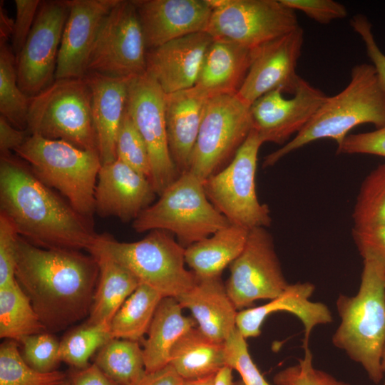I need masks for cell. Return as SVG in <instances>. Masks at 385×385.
Listing matches in <instances>:
<instances>
[{
  "mask_svg": "<svg viewBox=\"0 0 385 385\" xmlns=\"http://www.w3.org/2000/svg\"><path fill=\"white\" fill-rule=\"evenodd\" d=\"M98 274L91 254L45 249L19 237L15 279L46 332L61 331L88 317Z\"/></svg>",
  "mask_w": 385,
  "mask_h": 385,
  "instance_id": "6da1fadb",
  "label": "cell"
},
{
  "mask_svg": "<svg viewBox=\"0 0 385 385\" xmlns=\"http://www.w3.org/2000/svg\"><path fill=\"white\" fill-rule=\"evenodd\" d=\"M0 213L20 237L45 249L88 251L97 235L67 200L11 153L1 154Z\"/></svg>",
  "mask_w": 385,
  "mask_h": 385,
  "instance_id": "7a4b0ae2",
  "label": "cell"
},
{
  "mask_svg": "<svg viewBox=\"0 0 385 385\" xmlns=\"http://www.w3.org/2000/svg\"><path fill=\"white\" fill-rule=\"evenodd\" d=\"M365 123L385 125V93L372 64L353 67L348 85L327 97L307 124L289 141L265 156L263 167L274 165L285 155L311 142L331 138L339 146L354 127Z\"/></svg>",
  "mask_w": 385,
  "mask_h": 385,
  "instance_id": "3957f363",
  "label": "cell"
},
{
  "mask_svg": "<svg viewBox=\"0 0 385 385\" xmlns=\"http://www.w3.org/2000/svg\"><path fill=\"white\" fill-rule=\"evenodd\" d=\"M336 305L341 322L333 344L379 384L384 376L381 357L385 347V276L379 265L363 259L359 291L351 297L340 294Z\"/></svg>",
  "mask_w": 385,
  "mask_h": 385,
  "instance_id": "277c9868",
  "label": "cell"
},
{
  "mask_svg": "<svg viewBox=\"0 0 385 385\" xmlns=\"http://www.w3.org/2000/svg\"><path fill=\"white\" fill-rule=\"evenodd\" d=\"M14 152L43 183L58 190L92 225L96 187L101 167L97 153L37 135H31Z\"/></svg>",
  "mask_w": 385,
  "mask_h": 385,
  "instance_id": "5b68a950",
  "label": "cell"
},
{
  "mask_svg": "<svg viewBox=\"0 0 385 385\" xmlns=\"http://www.w3.org/2000/svg\"><path fill=\"white\" fill-rule=\"evenodd\" d=\"M88 252L111 257L127 268L140 283L163 297H177L197 281L196 275L185 267V248L165 230H151L143 239L133 242L97 234Z\"/></svg>",
  "mask_w": 385,
  "mask_h": 385,
  "instance_id": "8992f818",
  "label": "cell"
},
{
  "mask_svg": "<svg viewBox=\"0 0 385 385\" xmlns=\"http://www.w3.org/2000/svg\"><path fill=\"white\" fill-rule=\"evenodd\" d=\"M230 225L208 200L202 181L187 171L133 221L132 227L137 232L165 230L186 248Z\"/></svg>",
  "mask_w": 385,
  "mask_h": 385,
  "instance_id": "52a82bcc",
  "label": "cell"
},
{
  "mask_svg": "<svg viewBox=\"0 0 385 385\" xmlns=\"http://www.w3.org/2000/svg\"><path fill=\"white\" fill-rule=\"evenodd\" d=\"M27 130L98 155L91 92L85 78L55 80L31 97Z\"/></svg>",
  "mask_w": 385,
  "mask_h": 385,
  "instance_id": "ba28073f",
  "label": "cell"
},
{
  "mask_svg": "<svg viewBox=\"0 0 385 385\" xmlns=\"http://www.w3.org/2000/svg\"><path fill=\"white\" fill-rule=\"evenodd\" d=\"M262 144L252 128L232 160L202 182L213 206L231 224L249 230L270 227L272 222L270 208L259 201L256 191L257 156Z\"/></svg>",
  "mask_w": 385,
  "mask_h": 385,
  "instance_id": "9c48e42d",
  "label": "cell"
},
{
  "mask_svg": "<svg viewBox=\"0 0 385 385\" xmlns=\"http://www.w3.org/2000/svg\"><path fill=\"white\" fill-rule=\"evenodd\" d=\"M250 106L236 94L209 99L188 171L203 182L232 160L253 128Z\"/></svg>",
  "mask_w": 385,
  "mask_h": 385,
  "instance_id": "30bf717a",
  "label": "cell"
},
{
  "mask_svg": "<svg viewBox=\"0 0 385 385\" xmlns=\"http://www.w3.org/2000/svg\"><path fill=\"white\" fill-rule=\"evenodd\" d=\"M206 32L213 39L255 49L299 26L295 11L280 0H209Z\"/></svg>",
  "mask_w": 385,
  "mask_h": 385,
  "instance_id": "8fae6325",
  "label": "cell"
},
{
  "mask_svg": "<svg viewBox=\"0 0 385 385\" xmlns=\"http://www.w3.org/2000/svg\"><path fill=\"white\" fill-rule=\"evenodd\" d=\"M146 46L133 1L118 0L105 18L87 72L134 78L146 73Z\"/></svg>",
  "mask_w": 385,
  "mask_h": 385,
  "instance_id": "7c38bea8",
  "label": "cell"
},
{
  "mask_svg": "<svg viewBox=\"0 0 385 385\" xmlns=\"http://www.w3.org/2000/svg\"><path fill=\"white\" fill-rule=\"evenodd\" d=\"M165 97L166 93L147 72L130 81L125 109L148 148L150 181L158 196L180 175L168 145Z\"/></svg>",
  "mask_w": 385,
  "mask_h": 385,
  "instance_id": "4fadbf2b",
  "label": "cell"
},
{
  "mask_svg": "<svg viewBox=\"0 0 385 385\" xmlns=\"http://www.w3.org/2000/svg\"><path fill=\"white\" fill-rule=\"evenodd\" d=\"M227 292L237 310L250 308L258 299H273L288 286L274 249L265 227L249 231L245 247L230 264Z\"/></svg>",
  "mask_w": 385,
  "mask_h": 385,
  "instance_id": "5bb4252c",
  "label": "cell"
},
{
  "mask_svg": "<svg viewBox=\"0 0 385 385\" xmlns=\"http://www.w3.org/2000/svg\"><path fill=\"white\" fill-rule=\"evenodd\" d=\"M68 0L41 1L16 60L18 83L32 97L55 81L58 51L68 16Z\"/></svg>",
  "mask_w": 385,
  "mask_h": 385,
  "instance_id": "9a60e30c",
  "label": "cell"
},
{
  "mask_svg": "<svg viewBox=\"0 0 385 385\" xmlns=\"http://www.w3.org/2000/svg\"><path fill=\"white\" fill-rule=\"evenodd\" d=\"M304 43V31H294L252 51V62L237 96L251 106L263 95L280 90L294 95L300 76L297 65Z\"/></svg>",
  "mask_w": 385,
  "mask_h": 385,
  "instance_id": "2e32d148",
  "label": "cell"
},
{
  "mask_svg": "<svg viewBox=\"0 0 385 385\" xmlns=\"http://www.w3.org/2000/svg\"><path fill=\"white\" fill-rule=\"evenodd\" d=\"M282 93L270 91L250 106L253 128L263 143L284 144L307 124L328 97L302 77L292 98H284Z\"/></svg>",
  "mask_w": 385,
  "mask_h": 385,
  "instance_id": "e0dca14e",
  "label": "cell"
},
{
  "mask_svg": "<svg viewBox=\"0 0 385 385\" xmlns=\"http://www.w3.org/2000/svg\"><path fill=\"white\" fill-rule=\"evenodd\" d=\"M118 0H68V16L58 51L55 80L81 78L100 28Z\"/></svg>",
  "mask_w": 385,
  "mask_h": 385,
  "instance_id": "ac0fdd59",
  "label": "cell"
},
{
  "mask_svg": "<svg viewBox=\"0 0 385 385\" xmlns=\"http://www.w3.org/2000/svg\"><path fill=\"white\" fill-rule=\"evenodd\" d=\"M146 48L206 32L213 10L209 0H133Z\"/></svg>",
  "mask_w": 385,
  "mask_h": 385,
  "instance_id": "d6986e66",
  "label": "cell"
},
{
  "mask_svg": "<svg viewBox=\"0 0 385 385\" xmlns=\"http://www.w3.org/2000/svg\"><path fill=\"white\" fill-rule=\"evenodd\" d=\"M156 192L145 175L121 160L101 165L95 192L96 212L123 222L135 220L153 204Z\"/></svg>",
  "mask_w": 385,
  "mask_h": 385,
  "instance_id": "ffe728a7",
  "label": "cell"
},
{
  "mask_svg": "<svg viewBox=\"0 0 385 385\" xmlns=\"http://www.w3.org/2000/svg\"><path fill=\"white\" fill-rule=\"evenodd\" d=\"M212 40L207 32H199L148 49L146 72L166 94L192 88Z\"/></svg>",
  "mask_w": 385,
  "mask_h": 385,
  "instance_id": "44dd1931",
  "label": "cell"
},
{
  "mask_svg": "<svg viewBox=\"0 0 385 385\" xmlns=\"http://www.w3.org/2000/svg\"><path fill=\"white\" fill-rule=\"evenodd\" d=\"M314 289V285L307 282L289 284L280 295L270 302L237 312L236 327L245 339L257 337L261 334V327L269 315L277 312H287L302 322L304 328L302 347L304 349L308 348L314 328L333 321L332 312L326 304L309 299Z\"/></svg>",
  "mask_w": 385,
  "mask_h": 385,
  "instance_id": "7402d4cb",
  "label": "cell"
},
{
  "mask_svg": "<svg viewBox=\"0 0 385 385\" xmlns=\"http://www.w3.org/2000/svg\"><path fill=\"white\" fill-rule=\"evenodd\" d=\"M91 92L93 120L101 165L115 161L116 140L123 120L132 78H120L87 72L83 77Z\"/></svg>",
  "mask_w": 385,
  "mask_h": 385,
  "instance_id": "603a6c76",
  "label": "cell"
},
{
  "mask_svg": "<svg viewBox=\"0 0 385 385\" xmlns=\"http://www.w3.org/2000/svg\"><path fill=\"white\" fill-rule=\"evenodd\" d=\"M189 309L197 328L212 340L224 343L236 328L237 309L220 277L197 279L188 291L175 297Z\"/></svg>",
  "mask_w": 385,
  "mask_h": 385,
  "instance_id": "cb8c5ba5",
  "label": "cell"
},
{
  "mask_svg": "<svg viewBox=\"0 0 385 385\" xmlns=\"http://www.w3.org/2000/svg\"><path fill=\"white\" fill-rule=\"evenodd\" d=\"M208 101L194 87L166 94L165 121L168 145L180 174L188 171Z\"/></svg>",
  "mask_w": 385,
  "mask_h": 385,
  "instance_id": "d4e9b609",
  "label": "cell"
},
{
  "mask_svg": "<svg viewBox=\"0 0 385 385\" xmlns=\"http://www.w3.org/2000/svg\"><path fill=\"white\" fill-rule=\"evenodd\" d=\"M252 51L229 41L213 39L193 87L208 99L237 94L250 68Z\"/></svg>",
  "mask_w": 385,
  "mask_h": 385,
  "instance_id": "484cf974",
  "label": "cell"
},
{
  "mask_svg": "<svg viewBox=\"0 0 385 385\" xmlns=\"http://www.w3.org/2000/svg\"><path fill=\"white\" fill-rule=\"evenodd\" d=\"M197 324L194 318L183 314L175 297H164L159 302L143 342L146 373L169 364L170 351L177 341Z\"/></svg>",
  "mask_w": 385,
  "mask_h": 385,
  "instance_id": "4316f807",
  "label": "cell"
},
{
  "mask_svg": "<svg viewBox=\"0 0 385 385\" xmlns=\"http://www.w3.org/2000/svg\"><path fill=\"white\" fill-rule=\"evenodd\" d=\"M249 230L230 225L185 248V263L197 279L220 277L240 255Z\"/></svg>",
  "mask_w": 385,
  "mask_h": 385,
  "instance_id": "83f0119b",
  "label": "cell"
},
{
  "mask_svg": "<svg viewBox=\"0 0 385 385\" xmlns=\"http://www.w3.org/2000/svg\"><path fill=\"white\" fill-rule=\"evenodd\" d=\"M97 260L99 274L88 319V324L110 323L126 299L140 284L124 266L101 254H91Z\"/></svg>",
  "mask_w": 385,
  "mask_h": 385,
  "instance_id": "f1b7e54d",
  "label": "cell"
},
{
  "mask_svg": "<svg viewBox=\"0 0 385 385\" xmlns=\"http://www.w3.org/2000/svg\"><path fill=\"white\" fill-rule=\"evenodd\" d=\"M169 364L184 380L215 375L225 366L224 343L215 342L192 327L173 346Z\"/></svg>",
  "mask_w": 385,
  "mask_h": 385,
  "instance_id": "f546056e",
  "label": "cell"
},
{
  "mask_svg": "<svg viewBox=\"0 0 385 385\" xmlns=\"http://www.w3.org/2000/svg\"><path fill=\"white\" fill-rule=\"evenodd\" d=\"M163 297L153 288L140 283L111 319L109 326L112 338L140 341L147 334Z\"/></svg>",
  "mask_w": 385,
  "mask_h": 385,
  "instance_id": "4dcf8cb0",
  "label": "cell"
},
{
  "mask_svg": "<svg viewBox=\"0 0 385 385\" xmlns=\"http://www.w3.org/2000/svg\"><path fill=\"white\" fill-rule=\"evenodd\" d=\"M46 332L16 279L0 287V337L19 342L29 335Z\"/></svg>",
  "mask_w": 385,
  "mask_h": 385,
  "instance_id": "1f68e13d",
  "label": "cell"
},
{
  "mask_svg": "<svg viewBox=\"0 0 385 385\" xmlns=\"http://www.w3.org/2000/svg\"><path fill=\"white\" fill-rule=\"evenodd\" d=\"M94 363L118 385H136L146 374L139 342L111 339L98 351Z\"/></svg>",
  "mask_w": 385,
  "mask_h": 385,
  "instance_id": "d6a6232c",
  "label": "cell"
},
{
  "mask_svg": "<svg viewBox=\"0 0 385 385\" xmlns=\"http://www.w3.org/2000/svg\"><path fill=\"white\" fill-rule=\"evenodd\" d=\"M30 98L18 83L16 60L6 40L0 45V113L12 125L27 130Z\"/></svg>",
  "mask_w": 385,
  "mask_h": 385,
  "instance_id": "836d02e7",
  "label": "cell"
},
{
  "mask_svg": "<svg viewBox=\"0 0 385 385\" xmlns=\"http://www.w3.org/2000/svg\"><path fill=\"white\" fill-rule=\"evenodd\" d=\"M110 323L88 324L70 331L60 342L59 356L73 369L89 365L90 358L112 338Z\"/></svg>",
  "mask_w": 385,
  "mask_h": 385,
  "instance_id": "e575fe53",
  "label": "cell"
},
{
  "mask_svg": "<svg viewBox=\"0 0 385 385\" xmlns=\"http://www.w3.org/2000/svg\"><path fill=\"white\" fill-rule=\"evenodd\" d=\"M352 217L354 227L385 225V163L379 165L364 180Z\"/></svg>",
  "mask_w": 385,
  "mask_h": 385,
  "instance_id": "d590c367",
  "label": "cell"
},
{
  "mask_svg": "<svg viewBox=\"0 0 385 385\" xmlns=\"http://www.w3.org/2000/svg\"><path fill=\"white\" fill-rule=\"evenodd\" d=\"M19 346L17 342L9 339L0 346V385H53L68 378L63 371L34 369L23 359Z\"/></svg>",
  "mask_w": 385,
  "mask_h": 385,
  "instance_id": "8d00e7d4",
  "label": "cell"
},
{
  "mask_svg": "<svg viewBox=\"0 0 385 385\" xmlns=\"http://www.w3.org/2000/svg\"><path fill=\"white\" fill-rule=\"evenodd\" d=\"M116 157L150 180V162L148 148L126 109L118 133Z\"/></svg>",
  "mask_w": 385,
  "mask_h": 385,
  "instance_id": "74e56055",
  "label": "cell"
},
{
  "mask_svg": "<svg viewBox=\"0 0 385 385\" xmlns=\"http://www.w3.org/2000/svg\"><path fill=\"white\" fill-rule=\"evenodd\" d=\"M18 343L21 346V355L29 366L43 373L56 371L61 362L60 342L51 333L44 332L29 335Z\"/></svg>",
  "mask_w": 385,
  "mask_h": 385,
  "instance_id": "f35d334b",
  "label": "cell"
},
{
  "mask_svg": "<svg viewBox=\"0 0 385 385\" xmlns=\"http://www.w3.org/2000/svg\"><path fill=\"white\" fill-rule=\"evenodd\" d=\"M225 366L236 370L244 385H270L254 363L246 339L237 327L224 342Z\"/></svg>",
  "mask_w": 385,
  "mask_h": 385,
  "instance_id": "ab89813d",
  "label": "cell"
},
{
  "mask_svg": "<svg viewBox=\"0 0 385 385\" xmlns=\"http://www.w3.org/2000/svg\"><path fill=\"white\" fill-rule=\"evenodd\" d=\"M313 356L308 348L304 349L303 359L298 364L277 372L273 381L275 385H350L337 379L329 374L313 366Z\"/></svg>",
  "mask_w": 385,
  "mask_h": 385,
  "instance_id": "60d3db41",
  "label": "cell"
},
{
  "mask_svg": "<svg viewBox=\"0 0 385 385\" xmlns=\"http://www.w3.org/2000/svg\"><path fill=\"white\" fill-rule=\"evenodd\" d=\"M19 237L10 220L0 213V287L15 279Z\"/></svg>",
  "mask_w": 385,
  "mask_h": 385,
  "instance_id": "b9f144b4",
  "label": "cell"
},
{
  "mask_svg": "<svg viewBox=\"0 0 385 385\" xmlns=\"http://www.w3.org/2000/svg\"><path fill=\"white\" fill-rule=\"evenodd\" d=\"M352 237L362 258L376 262L385 276V225L366 228L353 227Z\"/></svg>",
  "mask_w": 385,
  "mask_h": 385,
  "instance_id": "7bdbcfd3",
  "label": "cell"
},
{
  "mask_svg": "<svg viewBox=\"0 0 385 385\" xmlns=\"http://www.w3.org/2000/svg\"><path fill=\"white\" fill-rule=\"evenodd\" d=\"M292 9L302 11L315 21L326 24L347 16L346 7L333 0H280Z\"/></svg>",
  "mask_w": 385,
  "mask_h": 385,
  "instance_id": "ee69618b",
  "label": "cell"
},
{
  "mask_svg": "<svg viewBox=\"0 0 385 385\" xmlns=\"http://www.w3.org/2000/svg\"><path fill=\"white\" fill-rule=\"evenodd\" d=\"M39 0H15L16 17L11 32V49L19 55L34 25L40 4Z\"/></svg>",
  "mask_w": 385,
  "mask_h": 385,
  "instance_id": "f6af8a7d",
  "label": "cell"
},
{
  "mask_svg": "<svg viewBox=\"0 0 385 385\" xmlns=\"http://www.w3.org/2000/svg\"><path fill=\"white\" fill-rule=\"evenodd\" d=\"M337 154H369L385 157V125L374 131L349 134Z\"/></svg>",
  "mask_w": 385,
  "mask_h": 385,
  "instance_id": "bcb514c9",
  "label": "cell"
},
{
  "mask_svg": "<svg viewBox=\"0 0 385 385\" xmlns=\"http://www.w3.org/2000/svg\"><path fill=\"white\" fill-rule=\"evenodd\" d=\"M350 24L364 41L367 56L373 63L379 83L385 93V55L381 52L374 39L371 24L362 14L354 16L350 21Z\"/></svg>",
  "mask_w": 385,
  "mask_h": 385,
  "instance_id": "7dc6e473",
  "label": "cell"
},
{
  "mask_svg": "<svg viewBox=\"0 0 385 385\" xmlns=\"http://www.w3.org/2000/svg\"><path fill=\"white\" fill-rule=\"evenodd\" d=\"M31 134L28 130H21L12 125L0 115V151L6 154L21 146Z\"/></svg>",
  "mask_w": 385,
  "mask_h": 385,
  "instance_id": "c3c4849f",
  "label": "cell"
},
{
  "mask_svg": "<svg viewBox=\"0 0 385 385\" xmlns=\"http://www.w3.org/2000/svg\"><path fill=\"white\" fill-rule=\"evenodd\" d=\"M68 378L71 385H118L95 363L83 369H73Z\"/></svg>",
  "mask_w": 385,
  "mask_h": 385,
  "instance_id": "681fc988",
  "label": "cell"
},
{
  "mask_svg": "<svg viewBox=\"0 0 385 385\" xmlns=\"http://www.w3.org/2000/svg\"><path fill=\"white\" fill-rule=\"evenodd\" d=\"M184 379L168 364L157 371L146 373L136 385H182Z\"/></svg>",
  "mask_w": 385,
  "mask_h": 385,
  "instance_id": "f907efd6",
  "label": "cell"
},
{
  "mask_svg": "<svg viewBox=\"0 0 385 385\" xmlns=\"http://www.w3.org/2000/svg\"><path fill=\"white\" fill-rule=\"evenodd\" d=\"M232 369L225 366L216 374L215 385H232Z\"/></svg>",
  "mask_w": 385,
  "mask_h": 385,
  "instance_id": "816d5d0a",
  "label": "cell"
},
{
  "mask_svg": "<svg viewBox=\"0 0 385 385\" xmlns=\"http://www.w3.org/2000/svg\"><path fill=\"white\" fill-rule=\"evenodd\" d=\"M215 378L216 374L197 379L184 380L182 385H215Z\"/></svg>",
  "mask_w": 385,
  "mask_h": 385,
  "instance_id": "f5cc1de1",
  "label": "cell"
},
{
  "mask_svg": "<svg viewBox=\"0 0 385 385\" xmlns=\"http://www.w3.org/2000/svg\"><path fill=\"white\" fill-rule=\"evenodd\" d=\"M381 367L385 374V347L383 351L382 357H381ZM384 385H385V380H384Z\"/></svg>",
  "mask_w": 385,
  "mask_h": 385,
  "instance_id": "db71d44e",
  "label": "cell"
},
{
  "mask_svg": "<svg viewBox=\"0 0 385 385\" xmlns=\"http://www.w3.org/2000/svg\"><path fill=\"white\" fill-rule=\"evenodd\" d=\"M53 385H71V382H70L68 378H67L66 380H64L63 381H61L59 383L53 384Z\"/></svg>",
  "mask_w": 385,
  "mask_h": 385,
  "instance_id": "11a10c76",
  "label": "cell"
},
{
  "mask_svg": "<svg viewBox=\"0 0 385 385\" xmlns=\"http://www.w3.org/2000/svg\"><path fill=\"white\" fill-rule=\"evenodd\" d=\"M232 385H244V384L242 380H238V381H234Z\"/></svg>",
  "mask_w": 385,
  "mask_h": 385,
  "instance_id": "9f6ffc18",
  "label": "cell"
}]
</instances>
